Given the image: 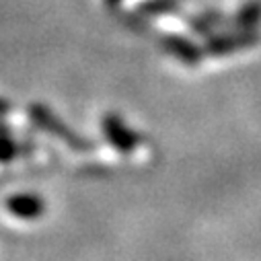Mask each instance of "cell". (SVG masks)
Instances as JSON below:
<instances>
[{"instance_id":"obj_1","label":"cell","mask_w":261,"mask_h":261,"mask_svg":"<svg viewBox=\"0 0 261 261\" xmlns=\"http://www.w3.org/2000/svg\"><path fill=\"white\" fill-rule=\"evenodd\" d=\"M31 117H33V121H35L41 129L60 136V140H64L66 144H70L74 150H87V148H91L89 142L81 140V138L72 132V129H68L64 123H60V119L54 117L51 111H47L45 107H41V105H31Z\"/></svg>"},{"instance_id":"obj_2","label":"cell","mask_w":261,"mask_h":261,"mask_svg":"<svg viewBox=\"0 0 261 261\" xmlns=\"http://www.w3.org/2000/svg\"><path fill=\"white\" fill-rule=\"evenodd\" d=\"M101 129L105 132L107 140L117 148V150H123V152H129L134 150V146L138 144V136L129 129L117 115H105V119L101 121Z\"/></svg>"},{"instance_id":"obj_3","label":"cell","mask_w":261,"mask_h":261,"mask_svg":"<svg viewBox=\"0 0 261 261\" xmlns=\"http://www.w3.org/2000/svg\"><path fill=\"white\" fill-rule=\"evenodd\" d=\"M7 210L15 216V218H23V220H33L39 218L45 210V204L39 195L33 193H17L13 198H9L5 202Z\"/></svg>"},{"instance_id":"obj_4","label":"cell","mask_w":261,"mask_h":261,"mask_svg":"<svg viewBox=\"0 0 261 261\" xmlns=\"http://www.w3.org/2000/svg\"><path fill=\"white\" fill-rule=\"evenodd\" d=\"M165 47L169 51H173L185 64H195V62L200 60V51L195 49V45H191L189 41H185L181 37H167L165 39Z\"/></svg>"},{"instance_id":"obj_5","label":"cell","mask_w":261,"mask_h":261,"mask_svg":"<svg viewBox=\"0 0 261 261\" xmlns=\"http://www.w3.org/2000/svg\"><path fill=\"white\" fill-rule=\"evenodd\" d=\"M19 150H21V146H19L15 140H11V138L5 136V134H0V163L13 161V159L19 154Z\"/></svg>"}]
</instances>
